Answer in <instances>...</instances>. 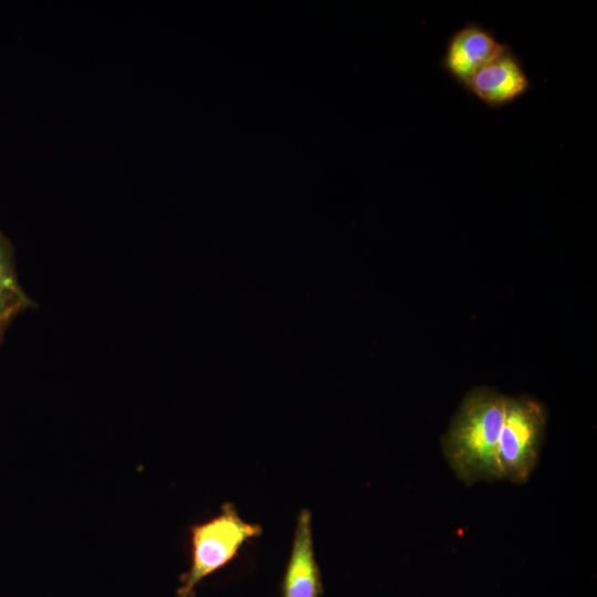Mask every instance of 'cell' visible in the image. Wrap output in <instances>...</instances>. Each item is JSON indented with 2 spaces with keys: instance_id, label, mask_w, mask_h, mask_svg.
<instances>
[{
  "instance_id": "1",
  "label": "cell",
  "mask_w": 597,
  "mask_h": 597,
  "mask_svg": "<svg viewBox=\"0 0 597 597\" xmlns=\"http://www.w3.org/2000/svg\"><path fill=\"white\" fill-rule=\"evenodd\" d=\"M505 399L486 387L470 390L442 437L444 458L467 485L500 479L496 453Z\"/></svg>"
},
{
  "instance_id": "2",
  "label": "cell",
  "mask_w": 597,
  "mask_h": 597,
  "mask_svg": "<svg viewBox=\"0 0 597 597\" xmlns=\"http://www.w3.org/2000/svg\"><path fill=\"white\" fill-rule=\"evenodd\" d=\"M189 533L190 566L180 576L179 597H193L196 587L230 563L247 541L260 536L262 527L243 520L233 504L224 503L217 515L192 525Z\"/></svg>"
},
{
  "instance_id": "3",
  "label": "cell",
  "mask_w": 597,
  "mask_h": 597,
  "mask_svg": "<svg viewBox=\"0 0 597 597\" xmlns=\"http://www.w3.org/2000/svg\"><path fill=\"white\" fill-rule=\"evenodd\" d=\"M546 426L544 407L528 396L506 397L498 442L500 479L526 483L537 465Z\"/></svg>"
},
{
  "instance_id": "4",
  "label": "cell",
  "mask_w": 597,
  "mask_h": 597,
  "mask_svg": "<svg viewBox=\"0 0 597 597\" xmlns=\"http://www.w3.org/2000/svg\"><path fill=\"white\" fill-rule=\"evenodd\" d=\"M507 46L482 24L469 22L450 36L441 65L465 88L472 76Z\"/></svg>"
},
{
  "instance_id": "5",
  "label": "cell",
  "mask_w": 597,
  "mask_h": 597,
  "mask_svg": "<svg viewBox=\"0 0 597 597\" xmlns=\"http://www.w3.org/2000/svg\"><path fill=\"white\" fill-rule=\"evenodd\" d=\"M530 87L521 60L507 46L472 76L465 90L484 105L500 108L521 98Z\"/></svg>"
},
{
  "instance_id": "6",
  "label": "cell",
  "mask_w": 597,
  "mask_h": 597,
  "mask_svg": "<svg viewBox=\"0 0 597 597\" xmlns=\"http://www.w3.org/2000/svg\"><path fill=\"white\" fill-rule=\"evenodd\" d=\"M322 593L321 572L313 547L312 516L304 509L297 517L282 583V597H321Z\"/></svg>"
},
{
  "instance_id": "7",
  "label": "cell",
  "mask_w": 597,
  "mask_h": 597,
  "mask_svg": "<svg viewBox=\"0 0 597 597\" xmlns=\"http://www.w3.org/2000/svg\"><path fill=\"white\" fill-rule=\"evenodd\" d=\"M33 305L25 294L0 287V343L10 322L22 311Z\"/></svg>"
},
{
  "instance_id": "8",
  "label": "cell",
  "mask_w": 597,
  "mask_h": 597,
  "mask_svg": "<svg viewBox=\"0 0 597 597\" xmlns=\"http://www.w3.org/2000/svg\"><path fill=\"white\" fill-rule=\"evenodd\" d=\"M0 287L10 289L15 292L23 293L20 285L11 247L7 239L0 233Z\"/></svg>"
}]
</instances>
